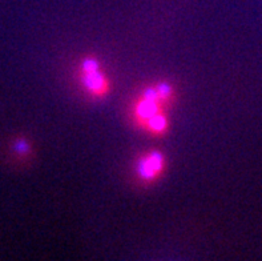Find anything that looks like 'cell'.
<instances>
[{
    "label": "cell",
    "instance_id": "6da1fadb",
    "mask_svg": "<svg viewBox=\"0 0 262 261\" xmlns=\"http://www.w3.org/2000/svg\"><path fill=\"white\" fill-rule=\"evenodd\" d=\"M163 163L164 160L161 153L155 152L139 163L137 172H139V175L143 178L150 180V178L155 177V176L161 171V168H163Z\"/></svg>",
    "mask_w": 262,
    "mask_h": 261
},
{
    "label": "cell",
    "instance_id": "7a4b0ae2",
    "mask_svg": "<svg viewBox=\"0 0 262 261\" xmlns=\"http://www.w3.org/2000/svg\"><path fill=\"white\" fill-rule=\"evenodd\" d=\"M84 84H85L86 88L96 93L103 92L104 89H105V80H104V77L97 72V70L92 71V72H86L85 79H84Z\"/></svg>",
    "mask_w": 262,
    "mask_h": 261
},
{
    "label": "cell",
    "instance_id": "3957f363",
    "mask_svg": "<svg viewBox=\"0 0 262 261\" xmlns=\"http://www.w3.org/2000/svg\"><path fill=\"white\" fill-rule=\"evenodd\" d=\"M159 112V104H157V100L153 99H144L143 102L140 103L139 107H137V113H139L141 117L144 119H149L152 116H155Z\"/></svg>",
    "mask_w": 262,
    "mask_h": 261
},
{
    "label": "cell",
    "instance_id": "277c9868",
    "mask_svg": "<svg viewBox=\"0 0 262 261\" xmlns=\"http://www.w3.org/2000/svg\"><path fill=\"white\" fill-rule=\"evenodd\" d=\"M148 124H149L150 129L156 131V132H161V131H164V129H165L166 120L164 119L161 115L156 113V115L152 116V117H149V119H148Z\"/></svg>",
    "mask_w": 262,
    "mask_h": 261
},
{
    "label": "cell",
    "instance_id": "5b68a950",
    "mask_svg": "<svg viewBox=\"0 0 262 261\" xmlns=\"http://www.w3.org/2000/svg\"><path fill=\"white\" fill-rule=\"evenodd\" d=\"M83 67L85 72H92V71L97 70V63L95 60H86V62H84Z\"/></svg>",
    "mask_w": 262,
    "mask_h": 261
},
{
    "label": "cell",
    "instance_id": "8992f818",
    "mask_svg": "<svg viewBox=\"0 0 262 261\" xmlns=\"http://www.w3.org/2000/svg\"><path fill=\"white\" fill-rule=\"evenodd\" d=\"M157 91H159L160 97H166V96L169 95V92H170V87L166 86V84H161V86L157 88Z\"/></svg>",
    "mask_w": 262,
    "mask_h": 261
}]
</instances>
